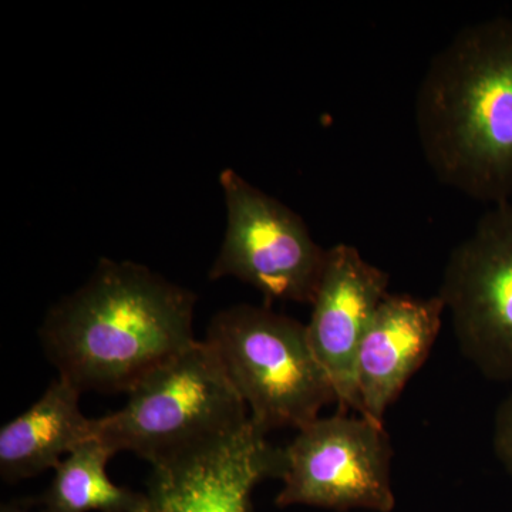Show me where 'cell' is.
Here are the masks:
<instances>
[{"mask_svg": "<svg viewBox=\"0 0 512 512\" xmlns=\"http://www.w3.org/2000/svg\"><path fill=\"white\" fill-rule=\"evenodd\" d=\"M439 298L460 352L478 372L512 383V205H494L448 256Z\"/></svg>", "mask_w": 512, "mask_h": 512, "instance_id": "7", "label": "cell"}, {"mask_svg": "<svg viewBox=\"0 0 512 512\" xmlns=\"http://www.w3.org/2000/svg\"><path fill=\"white\" fill-rule=\"evenodd\" d=\"M204 340L262 433L301 430L336 403L328 373L299 320L268 306L241 303L218 312Z\"/></svg>", "mask_w": 512, "mask_h": 512, "instance_id": "4", "label": "cell"}, {"mask_svg": "<svg viewBox=\"0 0 512 512\" xmlns=\"http://www.w3.org/2000/svg\"><path fill=\"white\" fill-rule=\"evenodd\" d=\"M444 303L439 295H389L367 328L356 360L362 416L384 424V416L439 339Z\"/></svg>", "mask_w": 512, "mask_h": 512, "instance_id": "10", "label": "cell"}, {"mask_svg": "<svg viewBox=\"0 0 512 512\" xmlns=\"http://www.w3.org/2000/svg\"><path fill=\"white\" fill-rule=\"evenodd\" d=\"M249 421L244 430L177 463L153 467L148 512H251L256 485L279 478L282 447Z\"/></svg>", "mask_w": 512, "mask_h": 512, "instance_id": "9", "label": "cell"}, {"mask_svg": "<svg viewBox=\"0 0 512 512\" xmlns=\"http://www.w3.org/2000/svg\"><path fill=\"white\" fill-rule=\"evenodd\" d=\"M113 456L99 437L77 447L55 468V477L42 498V511L148 512L147 494L110 480L107 464Z\"/></svg>", "mask_w": 512, "mask_h": 512, "instance_id": "12", "label": "cell"}, {"mask_svg": "<svg viewBox=\"0 0 512 512\" xmlns=\"http://www.w3.org/2000/svg\"><path fill=\"white\" fill-rule=\"evenodd\" d=\"M220 183L227 205V231L210 279L231 276L254 286L266 302L311 305L328 249L312 238L301 215L237 171H222Z\"/></svg>", "mask_w": 512, "mask_h": 512, "instance_id": "6", "label": "cell"}, {"mask_svg": "<svg viewBox=\"0 0 512 512\" xmlns=\"http://www.w3.org/2000/svg\"><path fill=\"white\" fill-rule=\"evenodd\" d=\"M117 412L97 419L114 454L131 451L153 467L177 463L248 426L247 404L205 340L144 377Z\"/></svg>", "mask_w": 512, "mask_h": 512, "instance_id": "3", "label": "cell"}, {"mask_svg": "<svg viewBox=\"0 0 512 512\" xmlns=\"http://www.w3.org/2000/svg\"><path fill=\"white\" fill-rule=\"evenodd\" d=\"M2 512H29L26 510H22V508L18 507V505H6V507L2 508ZM45 512V511H42Z\"/></svg>", "mask_w": 512, "mask_h": 512, "instance_id": "14", "label": "cell"}, {"mask_svg": "<svg viewBox=\"0 0 512 512\" xmlns=\"http://www.w3.org/2000/svg\"><path fill=\"white\" fill-rule=\"evenodd\" d=\"M197 296L147 266L103 258L39 330L47 359L80 392L128 393L194 345Z\"/></svg>", "mask_w": 512, "mask_h": 512, "instance_id": "1", "label": "cell"}, {"mask_svg": "<svg viewBox=\"0 0 512 512\" xmlns=\"http://www.w3.org/2000/svg\"><path fill=\"white\" fill-rule=\"evenodd\" d=\"M493 446L495 456L512 478V393L495 412Z\"/></svg>", "mask_w": 512, "mask_h": 512, "instance_id": "13", "label": "cell"}, {"mask_svg": "<svg viewBox=\"0 0 512 512\" xmlns=\"http://www.w3.org/2000/svg\"><path fill=\"white\" fill-rule=\"evenodd\" d=\"M393 448L384 424L342 412L298 430L282 447L278 507L392 512Z\"/></svg>", "mask_w": 512, "mask_h": 512, "instance_id": "5", "label": "cell"}, {"mask_svg": "<svg viewBox=\"0 0 512 512\" xmlns=\"http://www.w3.org/2000/svg\"><path fill=\"white\" fill-rule=\"evenodd\" d=\"M77 387L57 377L35 404L0 430V474L8 483L55 470L77 447L97 437V419L80 410Z\"/></svg>", "mask_w": 512, "mask_h": 512, "instance_id": "11", "label": "cell"}, {"mask_svg": "<svg viewBox=\"0 0 512 512\" xmlns=\"http://www.w3.org/2000/svg\"><path fill=\"white\" fill-rule=\"evenodd\" d=\"M390 276L349 244L328 248L306 329L342 412L362 414L356 384L360 343L386 296Z\"/></svg>", "mask_w": 512, "mask_h": 512, "instance_id": "8", "label": "cell"}, {"mask_svg": "<svg viewBox=\"0 0 512 512\" xmlns=\"http://www.w3.org/2000/svg\"><path fill=\"white\" fill-rule=\"evenodd\" d=\"M417 138L437 180L471 200L512 197V20L461 29L430 60L414 104Z\"/></svg>", "mask_w": 512, "mask_h": 512, "instance_id": "2", "label": "cell"}]
</instances>
